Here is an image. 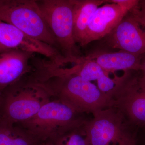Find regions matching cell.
<instances>
[{
  "instance_id": "30bf717a",
  "label": "cell",
  "mask_w": 145,
  "mask_h": 145,
  "mask_svg": "<svg viewBox=\"0 0 145 145\" xmlns=\"http://www.w3.org/2000/svg\"><path fill=\"white\" fill-rule=\"evenodd\" d=\"M129 11L128 8L114 3L99 7L89 24L82 47L103 39Z\"/></svg>"
},
{
  "instance_id": "7a4b0ae2",
  "label": "cell",
  "mask_w": 145,
  "mask_h": 145,
  "mask_svg": "<svg viewBox=\"0 0 145 145\" xmlns=\"http://www.w3.org/2000/svg\"><path fill=\"white\" fill-rule=\"evenodd\" d=\"M1 96L0 118L16 124L30 119L52 99L39 82L28 76L8 87Z\"/></svg>"
},
{
  "instance_id": "5bb4252c",
  "label": "cell",
  "mask_w": 145,
  "mask_h": 145,
  "mask_svg": "<svg viewBox=\"0 0 145 145\" xmlns=\"http://www.w3.org/2000/svg\"><path fill=\"white\" fill-rule=\"evenodd\" d=\"M85 121L66 130L50 141L54 145H89L84 127Z\"/></svg>"
},
{
  "instance_id": "9a60e30c",
  "label": "cell",
  "mask_w": 145,
  "mask_h": 145,
  "mask_svg": "<svg viewBox=\"0 0 145 145\" xmlns=\"http://www.w3.org/2000/svg\"><path fill=\"white\" fill-rule=\"evenodd\" d=\"M129 13L137 20L141 26L145 28V0L139 1Z\"/></svg>"
},
{
  "instance_id": "4fadbf2b",
  "label": "cell",
  "mask_w": 145,
  "mask_h": 145,
  "mask_svg": "<svg viewBox=\"0 0 145 145\" xmlns=\"http://www.w3.org/2000/svg\"><path fill=\"white\" fill-rule=\"evenodd\" d=\"M39 142L21 125L0 118V145H36Z\"/></svg>"
},
{
  "instance_id": "8fae6325",
  "label": "cell",
  "mask_w": 145,
  "mask_h": 145,
  "mask_svg": "<svg viewBox=\"0 0 145 145\" xmlns=\"http://www.w3.org/2000/svg\"><path fill=\"white\" fill-rule=\"evenodd\" d=\"M144 55H138L120 50L117 52L98 50L89 53L87 58L94 60L105 71L113 73L119 70L124 72L141 70Z\"/></svg>"
},
{
  "instance_id": "52a82bcc",
  "label": "cell",
  "mask_w": 145,
  "mask_h": 145,
  "mask_svg": "<svg viewBox=\"0 0 145 145\" xmlns=\"http://www.w3.org/2000/svg\"><path fill=\"white\" fill-rule=\"evenodd\" d=\"M112 106L133 123L145 126V89L141 88L137 78L125 72L111 97Z\"/></svg>"
},
{
  "instance_id": "7c38bea8",
  "label": "cell",
  "mask_w": 145,
  "mask_h": 145,
  "mask_svg": "<svg viewBox=\"0 0 145 145\" xmlns=\"http://www.w3.org/2000/svg\"><path fill=\"white\" fill-rule=\"evenodd\" d=\"M108 0H75L73 35L75 42L82 47L89 24L97 8Z\"/></svg>"
},
{
  "instance_id": "3957f363",
  "label": "cell",
  "mask_w": 145,
  "mask_h": 145,
  "mask_svg": "<svg viewBox=\"0 0 145 145\" xmlns=\"http://www.w3.org/2000/svg\"><path fill=\"white\" fill-rule=\"evenodd\" d=\"M59 51L67 63H75L83 56L73 35L75 0L37 1Z\"/></svg>"
},
{
  "instance_id": "6da1fadb",
  "label": "cell",
  "mask_w": 145,
  "mask_h": 145,
  "mask_svg": "<svg viewBox=\"0 0 145 145\" xmlns=\"http://www.w3.org/2000/svg\"><path fill=\"white\" fill-rule=\"evenodd\" d=\"M52 99H58L81 114L112 106L111 98L91 82L75 75H50L36 79Z\"/></svg>"
},
{
  "instance_id": "ba28073f",
  "label": "cell",
  "mask_w": 145,
  "mask_h": 145,
  "mask_svg": "<svg viewBox=\"0 0 145 145\" xmlns=\"http://www.w3.org/2000/svg\"><path fill=\"white\" fill-rule=\"evenodd\" d=\"M129 12L105 38L106 44L138 55L145 54V30Z\"/></svg>"
},
{
  "instance_id": "ac0fdd59",
  "label": "cell",
  "mask_w": 145,
  "mask_h": 145,
  "mask_svg": "<svg viewBox=\"0 0 145 145\" xmlns=\"http://www.w3.org/2000/svg\"><path fill=\"white\" fill-rule=\"evenodd\" d=\"M9 50L8 49H7L5 48L1 44H0V53L4 52V51H7V50Z\"/></svg>"
},
{
  "instance_id": "5b68a950",
  "label": "cell",
  "mask_w": 145,
  "mask_h": 145,
  "mask_svg": "<svg viewBox=\"0 0 145 145\" xmlns=\"http://www.w3.org/2000/svg\"><path fill=\"white\" fill-rule=\"evenodd\" d=\"M82 115L59 100L52 98L34 116L18 124L39 142L51 141L66 130L84 123L85 120Z\"/></svg>"
},
{
  "instance_id": "8992f818",
  "label": "cell",
  "mask_w": 145,
  "mask_h": 145,
  "mask_svg": "<svg viewBox=\"0 0 145 145\" xmlns=\"http://www.w3.org/2000/svg\"><path fill=\"white\" fill-rule=\"evenodd\" d=\"M84 123L89 145H135L134 136L126 131L123 116L114 106L93 113Z\"/></svg>"
},
{
  "instance_id": "ffe728a7",
  "label": "cell",
  "mask_w": 145,
  "mask_h": 145,
  "mask_svg": "<svg viewBox=\"0 0 145 145\" xmlns=\"http://www.w3.org/2000/svg\"><path fill=\"white\" fill-rule=\"evenodd\" d=\"M1 96H0V106H1Z\"/></svg>"
},
{
  "instance_id": "2e32d148",
  "label": "cell",
  "mask_w": 145,
  "mask_h": 145,
  "mask_svg": "<svg viewBox=\"0 0 145 145\" xmlns=\"http://www.w3.org/2000/svg\"><path fill=\"white\" fill-rule=\"evenodd\" d=\"M36 145H54L52 142L50 141H44L39 142Z\"/></svg>"
},
{
  "instance_id": "9c48e42d",
  "label": "cell",
  "mask_w": 145,
  "mask_h": 145,
  "mask_svg": "<svg viewBox=\"0 0 145 145\" xmlns=\"http://www.w3.org/2000/svg\"><path fill=\"white\" fill-rule=\"evenodd\" d=\"M34 55L16 49L0 53V96L8 87L32 72Z\"/></svg>"
},
{
  "instance_id": "d6986e66",
  "label": "cell",
  "mask_w": 145,
  "mask_h": 145,
  "mask_svg": "<svg viewBox=\"0 0 145 145\" xmlns=\"http://www.w3.org/2000/svg\"><path fill=\"white\" fill-rule=\"evenodd\" d=\"M119 78V83H118V84H119V82H120V81H121V79L122 77H120V78ZM113 92H112V94H111L112 95H110V96H109L110 97V98H111V96H112V93H113Z\"/></svg>"
},
{
  "instance_id": "e0dca14e",
  "label": "cell",
  "mask_w": 145,
  "mask_h": 145,
  "mask_svg": "<svg viewBox=\"0 0 145 145\" xmlns=\"http://www.w3.org/2000/svg\"><path fill=\"white\" fill-rule=\"evenodd\" d=\"M141 66H142V70L143 72H145V54L144 55L142 61H141Z\"/></svg>"
},
{
  "instance_id": "277c9868",
  "label": "cell",
  "mask_w": 145,
  "mask_h": 145,
  "mask_svg": "<svg viewBox=\"0 0 145 145\" xmlns=\"http://www.w3.org/2000/svg\"><path fill=\"white\" fill-rule=\"evenodd\" d=\"M0 20L59 51L56 39L36 0H0Z\"/></svg>"
}]
</instances>
